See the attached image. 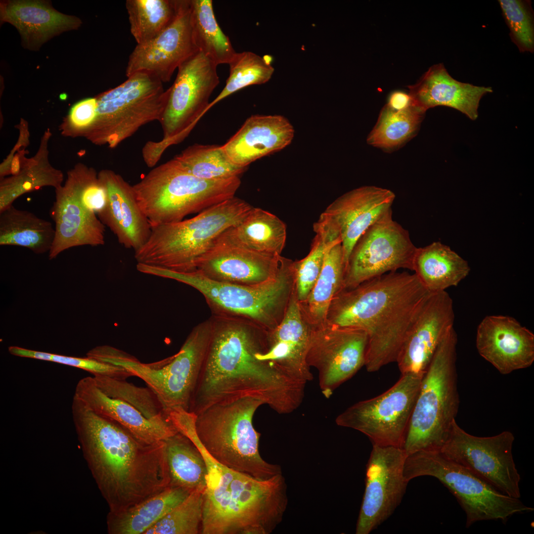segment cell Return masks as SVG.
Wrapping results in <instances>:
<instances>
[{"label": "cell", "instance_id": "cell-1", "mask_svg": "<svg viewBox=\"0 0 534 534\" xmlns=\"http://www.w3.org/2000/svg\"><path fill=\"white\" fill-rule=\"evenodd\" d=\"M210 318V338L189 412L197 415L214 404L245 397L258 399L280 414L296 409L305 385L256 356L268 348L267 331L240 318Z\"/></svg>", "mask_w": 534, "mask_h": 534}, {"label": "cell", "instance_id": "cell-2", "mask_svg": "<svg viewBox=\"0 0 534 534\" xmlns=\"http://www.w3.org/2000/svg\"><path fill=\"white\" fill-rule=\"evenodd\" d=\"M71 409L84 457L109 512L126 510L170 486L164 441L141 442L74 396Z\"/></svg>", "mask_w": 534, "mask_h": 534}, {"label": "cell", "instance_id": "cell-3", "mask_svg": "<svg viewBox=\"0 0 534 534\" xmlns=\"http://www.w3.org/2000/svg\"><path fill=\"white\" fill-rule=\"evenodd\" d=\"M430 292L414 273H386L341 290L330 304L326 321L366 332L364 366L375 372L396 362L408 329Z\"/></svg>", "mask_w": 534, "mask_h": 534}, {"label": "cell", "instance_id": "cell-4", "mask_svg": "<svg viewBox=\"0 0 534 534\" xmlns=\"http://www.w3.org/2000/svg\"><path fill=\"white\" fill-rule=\"evenodd\" d=\"M187 437L201 452L207 469L203 495L201 534H269L282 520L288 505L282 473L259 479L215 459L196 431Z\"/></svg>", "mask_w": 534, "mask_h": 534}, {"label": "cell", "instance_id": "cell-5", "mask_svg": "<svg viewBox=\"0 0 534 534\" xmlns=\"http://www.w3.org/2000/svg\"><path fill=\"white\" fill-rule=\"evenodd\" d=\"M253 207L234 196L192 218L152 227L146 242L134 251V258L137 264L176 272L194 271L216 239L239 223Z\"/></svg>", "mask_w": 534, "mask_h": 534}, {"label": "cell", "instance_id": "cell-6", "mask_svg": "<svg viewBox=\"0 0 534 534\" xmlns=\"http://www.w3.org/2000/svg\"><path fill=\"white\" fill-rule=\"evenodd\" d=\"M152 273L198 291L213 315L244 319L267 331L274 329L281 322L295 288L294 262L282 256L276 276L254 286L215 281L196 270L178 272L155 267Z\"/></svg>", "mask_w": 534, "mask_h": 534}, {"label": "cell", "instance_id": "cell-7", "mask_svg": "<svg viewBox=\"0 0 534 534\" xmlns=\"http://www.w3.org/2000/svg\"><path fill=\"white\" fill-rule=\"evenodd\" d=\"M457 343L453 327L439 344L422 379L401 447L406 456L439 451L455 420L459 404Z\"/></svg>", "mask_w": 534, "mask_h": 534}, {"label": "cell", "instance_id": "cell-8", "mask_svg": "<svg viewBox=\"0 0 534 534\" xmlns=\"http://www.w3.org/2000/svg\"><path fill=\"white\" fill-rule=\"evenodd\" d=\"M261 400L245 397L214 404L197 415L198 437L217 461L234 470L259 479L282 473L278 465L268 463L261 456V436L253 418Z\"/></svg>", "mask_w": 534, "mask_h": 534}, {"label": "cell", "instance_id": "cell-9", "mask_svg": "<svg viewBox=\"0 0 534 534\" xmlns=\"http://www.w3.org/2000/svg\"><path fill=\"white\" fill-rule=\"evenodd\" d=\"M238 177L207 180L196 177L172 159L159 165L133 185L137 202L151 227L182 221L234 196Z\"/></svg>", "mask_w": 534, "mask_h": 534}, {"label": "cell", "instance_id": "cell-10", "mask_svg": "<svg viewBox=\"0 0 534 534\" xmlns=\"http://www.w3.org/2000/svg\"><path fill=\"white\" fill-rule=\"evenodd\" d=\"M211 332L209 318L192 329L177 354L151 363H143L108 345L95 347L91 355L100 361L122 366L142 379L156 395L167 414L176 409L188 411Z\"/></svg>", "mask_w": 534, "mask_h": 534}, {"label": "cell", "instance_id": "cell-11", "mask_svg": "<svg viewBox=\"0 0 534 534\" xmlns=\"http://www.w3.org/2000/svg\"><path fill=\"white\" fill-rule=\"evenodd\" d=\"M169 88L153 75L135 73L117 87L96 97L97 114L85 130L86 136L97 144L117 146L140 128L160 122L169 97Z\"/></svg>", "mask_w": 534, "mask_h": 534}, {"label": "cell", "instance_id": "cell-12", "mask_svg": "<svg viewBox=\"0 0 534 534\" xmlns=\"http://www.w3.org/2000/svg\"><path fill=\"white\" fill-rule=\"evenodd\" d=\"M403 475L408 482L425 476L437 479L455 496L465 512L466 528L482 521L501 520L505 523L514 515L534 510L520 498L499 491L439 451L422 450L406 456Z\"/></svg>", "mask_w": 534, "mask_h": 534}, {"label": "cell", "instance_id": "cell-13", "mask_svg": "<svg viewBox=\"0 0 534 534\" xmlns=\"http://www.w3.org/2000/svg\"><path fill=\"white\" fill-rule=\"evenodd\" d=\"M217 69V65L199 51L178 67L160 122L163 137L158 141H147L142 148L148 167H154L171 145L182 141L208 111L210 97L219 83Z\"/></svg>", "mask_w": 534, "mask_h": 534}, {"label": "cell", "instance_id": "cell-14", "mask_svg": "<svg viewBox=\"0 0 534 534\" xmlns=\"http://www.w3.org/2000/svg\"><path fill=\"white\" fill-rule=\"evenodd\" d=\"M424 375L401 374L383 394L346 409L336 424L362 433L373 445L401 447Z\"/></svg>", "mask_w": 534, "mask_h": 534}, {"label": "cell", "instance_id": "cell-15", "mask_svg": "<svg viewBox=\"0 0 534 534\" xmlns=\"http://www.w3.org/2000/svg\"><path fill=\"white\" fill-rule=\"evenodd\" d=\"M514 441L508 431L487 437L470 435L455 420L439 451L501 493L520 498L521 477L512 454Z\"/></svg>", "mask_w": 534, "mask_h": 534}, {"label": "cell", "instance_id": "cell-16", "mask_svg": "<svg viewBox=\"0 0 534 534\" xmlns=\"http://www.w3.org/2000/svg\"><path fill=\"white\" fill-rule=\"evenodd\" d=\"M389 210L358 239L348 260L344 289L400 268L412 271L417 247Z\"/></svg>", "mask_w": 534, "mask_h": 534}, {"label": "cell", "instance_id": "cell-17", "mask_svg": "<svg viewBox=\"0 0 534 534\" xmlns=\"http://www.w3.org/2000/svg\"><path fill=\"white\" fill-rule=\"evenodd\" d=\"M367 344V334L363 329L326 321L311 325L306 361L310 368L317 369L325 397L364 365Z\"/></svg>", "mask_w": 534, "mask_h": 534}, {"label": "cell", "instance_id": "cell-18", "mask_svg": "<svg viewBox=\"0 0 534 534\" xmlns=\"http://www.w3.org/2000/svg\"><path fill=\"white\" fill-rule=\"evenodd\" d=\"M406 457L401 447L373 445L366 465L356 534H370L400 504L408 483L403 475Z\"/></svg>", "mask_w": 534, "mask_h": 534}, {"label": "cell", "instance_id": "cell-19", "mask_svg": "<svg viewBox=\"0 0 534 534\" xmlns=\"http://www.w3.org/2000/svg\"><path fill=\"white\" fill-rule=\"evenodd\" d=\"M454 321L453 301L449 294L430 292L412 320L399 354L396 362L401 374H425Z\"/></svg>", "mask_w": 534, "mask_h": 534}, {"label": "cell", "instance_id": "cell-20", "mask_svg": "<svg viewBox=\"0 0 534 534\" xmlns=\"http://www.w3.org/2000/svg\"><path fill=\"white\" fill-rule=\"evenodd\" d=\"M198 51L191 24L190 1L180 0L173 22L153 40L136 44L129 56L126 75L145 72L168 82L176 69Z\"/></svg>", "mask_w": 534, "mask_h": 534}, {"label": "cell", "instance_id": "cell-21", "mask_svg": "<svg viewBox=\"0 0 534 534\" xmlns=\"http://www.w3.org/2000/svg\"><path fill=\"white\" fill-rule=\"evenodd\" d=\"M395 198V193L390 189L363 186L338 197L321 214L317 222L340 237L345 267L356 241L392 209Z\"/></svg>", "mask_w": 534, "mask_h": 534}, {"label": "cell", "instance_id": "cell-22", "mask_svg": "<svg viewBox=\"0 0 534 534\" xmlns=\"http://www.w3.org/2000/svg\"><path fill=\"white\" fill-rule=\"evenodd\" d=\"M281 256L258 253L220 236L199 260L195 270L215 281L254 286L276 276Z\"/></svg>", "mask_w": 534, "mask_h": 534}, {"label": "cell", "instance_id": "cell-23", "mask_svg": "<svg viewBox=\"0 0 534 534\" xmlns=\"http://www.w3.org/2000/svg\"><path fill=\"white\" fill-rule=\"evenodd\" d=\"M476 345L479 354L502 374L528 368L534 361V334L509 316L484 317L477 328Z\"/></svg>", "mask_w": 534, "mask_h": 534}, {"label": "cell", "instance_id": "cell-24", "mask_svg": "<svg viewBox=\"0 0 534 534\" xmlns=\"http://www.w3.org/2000/svg\"><path fill=\"white\" fill-rule=\"evenodd\" d=\"M311 330L294 288L281 322L267 332V350L256 356L274 364L289 378L305 385L312 378L306 361Z\"/></svg>", "mask_w": 534, "mask_h": 534}, {"label": "cell", "instance_id": "cell-25", "mask_svg": "<svg viewBox=\"0 0 534 534\" xmlns=\"http://www.w3.org/2000/svg\"><path fill=\"white\" fill-rule=\"evenodd\" d=\"M50 214L55 222V236L48 257L55 258L72 247L105 243V225L97 215L81 202L69 180L56 189L55 200Z\"/></svg>", "mask_w": 534, "mask_h": 534}, {"label": "cell", "instance_id": "cell-26", "mask_svg": "<svg viewBox=\"0 0 534 534\" xmlns=\"http://www.w3.org/2000/svg\"><path fill=\"white\" fill-rule=\"evenodd\" d=\"M98 176L107 194L106 205L97 215L99 219L121 245L137 250L148 239L151 226L139 208L133 186L111 170H102Z\"/></svg>", "mask_w": 534, "mask_h": 534}, {"label": "cell", "instance_id": "cell-27", "mask_svg": "<svg viewBox=\"0 0 534 534\" xmlns=\"http://www.w3.org/2000/svg\"><path fill=\"white\" fill-rule=\"evenodd\" d=\"M74 396L93 411L117 422L144 444L158 443L178 432L168 417L148 419L127 402L107 396L98 388L93 377L81 379Z\"/></svg>", "mask_w": 534, "mask_h": 534}, {"label": "cell", "instance_id": "cell-28", "mask_svg": "<svg viewBox=\"0 0 534 534\" xmlns=\"http://www.w3.org/2000/svg\"><path fill=\"white\" fill-rule=\"evenodd\" d=\"M412 104L425 113L437 106L455 109L475 120L482 97L491 87L463 83L454 79L443 63L431 66L418 82L408 86Z\"/></svg>", "mask_w": 534, "mask_h": 534}, {"label": "cell", "instance_id": "cell-29", "mask_svg": "<svg viewBox=\"0 0 534 534\" xmlns=\"http://www.w3.org/2000/svg\"><path fill=\"white\" fill-rule=\"evenodd\" d=\"M294 135L293 127L284 116L255 115L222 147L234 164L247 167L256 160L285 148Z\"/></svg>", "mask_w": 534, "mask_h": 534}, {"label": "cell", "instance_id": "cell-30", "mask_svg": "<svg viewBox=\"0 0 534 534\" xmlns=\"http://www.w3.org/2000/svg\"><path fill=\"white\" fill-rule=\"evenodd\" d=\"M0 20L15 26L26 48L38 49L51 38L78 29V17L59 12L43 0H5L0 2Z\"/></svg>", "mask_w": 534, "mask_h": 534}, {"label": "cell", "instance_id": "cell-31", "mask_svg": "<svg viewBox=\"0 0 534 534\" xmlns=\"http://www.w3.org/2000/svg\"><path fill=\"white\" fill-rule=\"evenodd\" d=\"M470 270L466 261L440 242L417 247L412 271L430 292L445 291L458 285Z\"/></svg>", "mask_w": 534, "mask_h": 534}, {"label": "cell", "instance_id": "cell-32", "mask_svg": "<svg viewBox=\"0 0 534 534\" xmlns=\"http://www.w3.org/2000/svg\"><path fill=\"white\" fill-rule=\"evenodd\" d=\"M286 235V226L278 217L253 207L239 223L228 228L220 236L252 251L278 256L285 247Z\"/></svg>", "mask_w": 534, "mask_h": 534}, {"label": "cell", "instance_id": "cell-33", "mask_svg": "<svg viewBox=\"0 0 534 534\" xmlns=\"http://www.w3.org/2000/svg\"><path fill=\"white\" fill-rule=\"evenodd\" d=\"M191 492L170 486L139 503L107 516L109 534H144L163 517L185 500Z\"/></svg>", "mask_w": 534, "mask_h": 534}, {"label": "cell", "instance_id": "cell-34", "mask_svg": "<svg viewBox=\"0 0 534 534\" xmlns=\"http://www.w3.org/2000/svg\"><path fill=\"white\" fill-rule=\"evenodd\" d=\"M55 236L52 223L13 205L0 212V245L27 248L38 254L49 252Z\"/></svg>", "mask_w": 534, "mask_h": 534}, {"label": "cell", "instance_id": "cell-35", "mask_svg": "<svg viewBox=\"0 0 534 534\" xmlns=\"http://www.w3.org/2000/svg\"><path fill=\"white\" fill-rule=\"evenodd\" d=\"M345 264L341 242L327 251L322 270L306 300L300 303L302 311L312 325L323 323L330 304L344 289Z\"/></svg>", "mask_w": 534, "mask_h": 534}, {"label": "cell", "instance_id": "cell-36", "mask_svg": "<svg viewBox=\"0 0 534 534\" xmlns=\"http://www.w3.org/2000/svg\"><path fill=\"white\" fill-rule=\"evenodd\" d=\"M170 477V486L192 492L205 490L207 469L195 445L179 432L164 440Z\"/></svg>", "mask_w": 534, "mask_h": 534}, {"label": "cell", "instance_id": "cell-37", "mask_svg": "<svg viewBox=\"0 0 534 534\" xmlns=\"http://www.w3.org/2000/svg\"><path fill=\"white\" fill-rule=\"evenodd\" d=\"M193 39L198 50L217 66L228 64L236 53L214 14L211 0H190Z\"/></svg>", "mask_w": 534, "mask_h": 534}, {"label": "cell", "instance_id": "cell-38", "mask_svg": "<svg viewBox=\"0 0 534 534\" xmlns=\"http://www.w3.org/2000/svg\"><path fill=\"white\" fill-rule=\"evenodd\" d=\"M180 0H127L131 34L137 44L160 34L176 18Z\"/></svg>", "mask_w": 534, "mask_h": 534}, {"label": "cell", "instance_id": "cell-39", "mask_svg": "<svg viewBox=\"0 0 534 534\" xmlns=\"http://www.w3.org/2000/svg\"><path fill=\"white\" fill-rule=\"evenodd\" d=\"M173 159L188 173L207 180L239 177L247 168L234 164L222 146L217 145L193 144Z\"/></svg>", "mask_w": 534, "mask_h": 534}, {"label": "cell", "instance_id": "cell-40", "mask_svg": "<svg viewBox=\"0 0 534 534\" xmlns=\"http://www.w3.org/2000/svg\"><path fill=\"white\" fill-rule=\"evenodd\" d=\"M424 114L413 104L400 111L386 104L367 138L368 144L387 151L400 147L416 133Z\"/></svg>", "mask_w": 534, "mask_h": 534}, {"label": "cell", "instance_id": "cell-41", "mask_svg": "<svg viewBox=\"0 0 534 534\" xmlns=\"http://www.w3.org/2000/svg\"><path fill=\"white\" fill-rule=\"evenodd\" d=\"M271 57L251 52H236L228 64L229 74L219 94L210 103L208 110L231 94L248 86L263 84L272 77L274 69Z\"/></svg>", "mask_w": 534, "mask_h": 534}, {"label": "cell", "instance_id": "cell-42", "mask_svg": "<svg viewBox=\"0 0 534 534\" xmlns=\"http://www.w3.org/2000/svg\"><path fill=\"white\" fill-rule=\"evenodd\" d=\"M315 233L309 254L303 259L294 262L295 289L300 303L307 298L322 270L326 254L335 244L341 242L321 226L315 222Z\"/></svg>", "mask_w": 534, "mask_h": 534}, {"label": "cell", "instance_id": "cell-43", "mask_svg": "<svg viewBox=\"0 0 534 534\" xmlns=\"http://www.w3.org/2000/svg\"><path fill=\"white\" fill-rule=\"evenodd\" d=\"M98 388L107 396L131 404L148 419L168 417L156 395L149 387H137L126 380L94 375Z\"/></svg>", "mask_w": 534, "mask_h": 534}, {"label": "cell", "instance_id": "cell-44", "mask_svg": "<svg viewBox=\"0 0 534 534\" xmlns=\"http://www.w3.org/2000/svg\"><path fill=\"white\" fill-rule=\"evenodd\" d=\"M204 490L191 492L181 503L170 511L144 534H201Z\"/></svg>", "mask_w": 534, "mask_h": 534}, {"label": "cell", "instance_id": "cell-45", "mask_svg": "<svg viewBox=\"0 0 534 534\" xmlns=\"http://www.w3.org/2000/svg\"><path fill=\"white\" fill-rule=\"evenodd\" d=\"M513 43L521 52L534 51V14L529 0H499Z\"/></svg>", "mask_w": 534, "mask_h": 534}, {"label": "cell", "instance_id": "cell-46", "mask_svg": "<svg viewBox=\"0 0 534 534\" xmlns=\"http://www.w3.org/2000/svg\"><path fill=\"white\" fill-rule=\"evenodd\" d=\"M62 180L61 173L47 169L25 171L5 179L0 184V212L13 205L22 194L45 185L60 187Z\"/></svg>", "mask_w": 534, "mask_h": 534}, {"label": "cell", "instance_id": "cell-47", "mask_svg": "<svg viewBox=\"0 0 534 534\" xmlns=\"http://www.w3.org/2000/svg\"><path fill=\"white\" fill-rule=\"evenodd\" d=\"M8 351L10 354L16 356L49 361L79 368L90 372L94 376H107L120 380H126L129 377L134 376L131 372L122 366L103 362L88 356H68L29 350L17 346L9 347Z\"/></svg>", "mask_w": 534, "mask_h": 534}, {"label": "cell", "instance_id": "cell-48", "mask_svg": "<svg viewBox=\"0 0 534 534\" xmlns=\"http://www.w3.org/2000/svg\"><path fill=\"white\" fill-rule=\"evenodd\" d=\"M96 97L88 98L79 101L71 108L69 119L73 126L85 130L94 122L97 114Z\"/></svg>", "mask_w": 534, "mask_h": 534}, {"label": "cell", "instance_id": "cell-49", "mask_svg": "<svg viewBox=\"0 0 534 534\" xmlns=\"http://www.w3.org/2000/svg\"><path fill=\"white\" fill-rule=\"evenodd\" d=\"M412 104L409 93L401 91H396L390 94L386 104L393 110L400 111L405 109Z\"/></svg>", "mask_w": 534, "mask_h": 534}]
</instances>
